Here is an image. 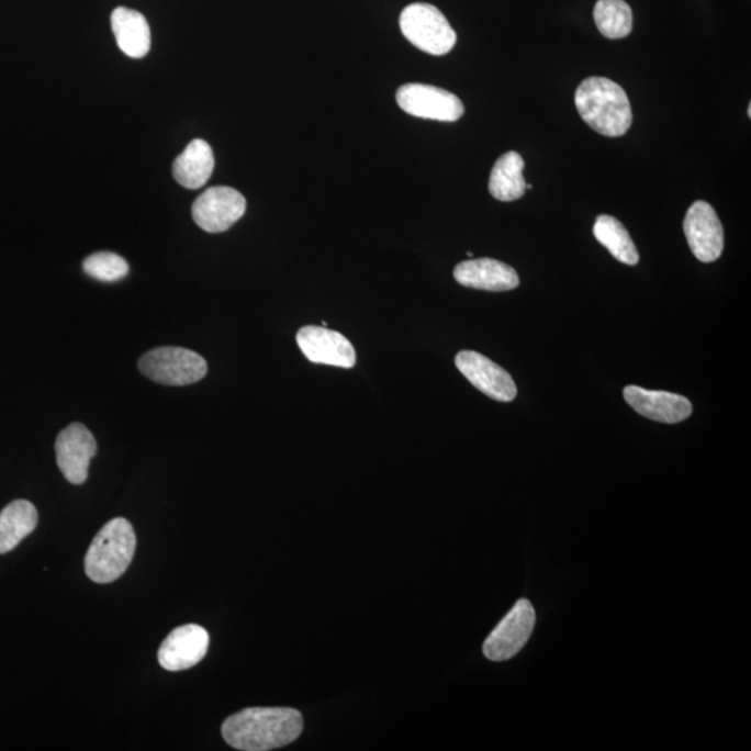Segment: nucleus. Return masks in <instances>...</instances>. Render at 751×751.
<instances>
[{"instance_id":"f257e3e1","label":"nucleus","mask_w":751,"mask_h":751,"mask_svg":"<svg viewBox=\"0 0 751 751\" xmlns=\"http://www.w3.org/2000/svg\"><path fill=\"white\" fill-rule=\"evenodd\" d=\"M304 719L294 708L255 707L228 717L222 727L224 740L243 751H269L294 742Z\"/></svg>"},{"instance_id":"f03ea898","label":"nucleus","mask_w":751,"mask_h":751,"mask_svg":"<svg viewBox=\"0 0 751 751\" xmlns=\"http://www.w3.org/2000/svg\"><path fill=\"white\" fill-rule=\"evenodd\" d=\"M575 104L584 122L604 137H623L632 125L628 96L623 87L608 78H586L578 87Z\"/></svg>"},{"instance_id":"7ed1b4c3","label":"nucleus","mask_w":751,"mask_h":751,"mask_svg":"<svg viewBox=\"0 0 751 751\" xmlns=\"http://www.w3.org/2000/svg\"><path fill=\"white\" fill-rule=\"evenodd\" d=\"M137 537L127 519L114 518L103 526L86 556L87 576L96 583H112L133 561Z\"/></svg>"},{"instance_id":"20e7f679","label":"nucleus","mask_w":751,"mask_h":751,"mask_svg":"<svg viewBox=\"0 0 751 751\" xmlns=\"http://www.w3.org/2000/svg\"><path fill=\"white\" fill-rule=\"evenodd\" d=\"M400 27L406 40L426 54L447 55L457 44V33L446 15L433 4L412 3L401 13Z\"/></svg>"},{"instance_id":"39448f33","label":"nucleus","mask_w":751,"mask_h":751,"mask_svg":"<svg viewBox=\"0 0 751 751\" xmlns=\"http://www.w3.org/2000/svg\"><path fill=\"white\" fill-rule=\"evenodd\" d=\"M141 373L165 385H188L200 382L208 373V363L200 354L180 347H160L139 359Z\"/></svg>"},{"instance_id":"423d86ee","label":"nucleus","mask_w":751,"mask_h":751,"mask_svg":"<svg viewBox=\"0 0 751 751\" xmlns=\"http://www.w3.org/2000/svg\"><path fill=\"white\" fill-rule=\"evenodd\" d=\"M535 625L534 605L529 599H519L484 641V655L495 662L513 659L528 643Z\"/></svg>"},{"instance_id":"0eeeda50","label":"nucleus","mask_w":751,"mask_h":751,"mask_svg":"<svg viewBox=\"0 0 751 751\" xmlns=\"http://www.w3.org/2000/svg\"><path fill=\"white\" fill-rule=\"evenodd\" d=\"M396 103L411 116L438 122H457L466 112L457 96L426 83H405L396 91Z\"/></svg>"},{"instance_id":"6e6552de","label":"nucleus","mask_w":751,"mask_h":751,"mask_svg":"<svg viewBox=\"0 0 751 751\" xmlns=\"http://www.w3.org/2000/svg\"><path fill=\"white\" fill-rule=\"evenodd\" d=\"M247 211L242 192L229 187H212L197 198L192 217L203 232L223 233L232 228Z\"/></svg>"},{"instance_id":"1a4fd4ad","label":"nucleus","mask_w":751,"mask_h":751,"mask_svg":"<svg viewBox=\"0 0 751 751\" xmlns=\"http://www.w3.org/2000/svg\"><path fill=\"white\" fill-rule=\"evenodd\" d=\"M683 229L688 247L704 264L716 262L724 250V227L709 203L697 201L686 213Z\"/></svg>"},{"instance_id":"9d476101","label":"nucleus","mask_w":751,"mask_h":751,"mask_svg":"<svg viewBox=\"0 0 751 751\" xmlns=\"http://www.w3.org/2000/svg\"><path fill=\"white\" fill-rule=\"evenodd\" d=\"M296 343L307 361L328 367L351 369L357 363V352L341 333L321 326H305L296 333Z\"/></svg>"},{"instance_id":"9b49d317","label":"nucleus","mask_w":751,"mask_h":751,"mask_svg":"<svg viewBox=\"0 0 751 751\" xmlns=\"http://www.w3.org/2000/svg\"><path fill=\"white\" fill-rule=\"evenodd\" d=\"M56 461L63 477L72 484H82L88 478V468L97 453V440L81 424H71L56 438Z\"/></svg>"},{"instance_id":"f8f14e48","label":"nucleus","mask_w":751,"mask_h":751,"mask_svg":"<svg viewBox=\"0 0 751 751\" xmlns=\"http://www.w3.org/2000/svg\"><path fill=\"white\" fill-rule=\"evenodd\" d=\"M456 365L474 388L501 403L515 400L518 390L507 370L490 361L484 355L474 351H461L457 355Z\"/></svg>"},{"instance_id":"ddd939ff","label":"nucleus","mask_w":751,"mask_h":751,"mask_svg":"<svg viewBox=\"0 0 751 751\" xmlns=\"http://www.w3.org/2000/svg\"><path fill=\"white\" fill-rule=\"evenodd\" d=\"M209 649V634L200 625L179 626L161 643L158 660L166 671H184L203 660Z\"/></svg>"},{"instance_id":"4468645a","label":"nucleus","mask_w":751,"mask_h":751,"mask_svg":"<svg viewBox=\"0 0 751 751\" xmlns=\"http://www.w3.org/2000/svg\"><path fill=\"white\" fill-rule=\"evenodd\" d=\"M626 403L651 421L661 424H680L693 414V406L686 396L668 391L646 390L639 385H628L624 390Z\"/></svg>"},{"instance_id":"2eb2a0df","label":"nucleus","mask_w":751,"mask_h":751,"mask_svg":"<svg viewBox=\"0 0 751 751\" xmlns=\"http://www.w3.org/2000/svg\"><path fill=\"white\" fill-rule=\"evenodd\" d=\"M453 278L468 289L484 291H511L519 285V276L509 265L500 260L482 258L466 260L453 270Z\"/></svg>"},{"instance_id":"dca6fc26","label":"nucleus","mask_w":751,"mask_h":751,"mask_svg":"<svg viewBox=\"0 0 751 751\" xmlns=\"http://www.w3.org/2000/svg\"><path fill=\"white\" fill-rule=\"evenodd\" d=\"M213 169H215V155L211 145L206 141L194 139L176 159L173 175L180 186L188 190H198L211 179Z\"/></svg>"},{"instance_id":"f3484780","label":"nucleus","mask_w":751,"mask_h":751,"mask_svg":"<svg viewBox=\"0 0 751 751\" xmlns=\"http://www.w3.org/2000/svg\"><path fill=\"white\" fill-rule=\"evenodd\" d=\"M112 30L119 48L133 59H141L150 49V29L143 14L127 8L112 13Z\"/></svg>"},{"instance_id":"a211bd4d","label":"nucleus","mask_w":751,"mask_h":751,"mask_svg":"<svg viewBox=\"0 0 751 751\" xmlns=\"http://www.w3.org/2000/svg\"><path fill=\"white\" fill-rule=\"evenodd\" d=\"M38 525V511L27 500H15L0 513V554H7Z\"/></svg>"},{"instance_id":"6ab92c4d","label":"nucleus","mask_w":751,"mask_h":751,"mask_svg":"<svg viewBox=\"0 0 751 751\" xmlns=\"http://www.w3.org/2000/svg\"><path fill=\"white\" fill-rule=\"evenodd\" d=\"M524 170V158L515 150L501 156L490 175V194L501 202L519 200L526 192Z\"/></svg>"},{"instance_id":"aec40b11","label":"nucleus","mask_w":751,"mask_h":751,"mask_svg":"<svg viewBox=\"0 0 751 751\" xmlns=\"http://www.w3.org/2000/svg\"><path fill=\"white\" fill-rule=\"evenodd\" d=\"M594 237L609 254L619 262L635 266L639 262L638 248L624 224L613 216L602 215L597 217L593 227Z\"/></svg>"},{"instance_id":"412c9836","label":"nucleus","mask_w":751,"mask_h":751,"mask_svg":"<svg viewBox=\"0 0 751 751\" xmlns=\"http://www.w3.org/2000/svg\"><path fill=\"white\" fill-rule=\"evenodd\" d=\"M593 15L605 38L623 40L632 33L634 13L625 0H598Z\"/></svg>"},{"instance_id":"4be33fe9","label":"nucleus","mask_w":751,"mask_h":751,"mask_svg":"<svg viewBox=\"0 0 751 751\" xmlns=\"http://www.w3.org/2000/svg\"><path fill=\"white\" fill-rule=\"evenodd\" d=\"M82 268L90 278L103 283L122 280L130 271L127 260L113 253L93 254L83 260Z\"/></svg>"},{"instance_id":"5701e85b","label":"nucleus","mask_w":751,"mask_h":751,"mask_svg":"<svg viewBox=\"0 0 751 751\" xmlns=\"http://www.w3.org/2000/svg\"><path fill=\"white\" fill-rule=\"evenodd\" d=\"M749 117L751 116V108L748 109Z\"/></svg>"}]
</instances>
